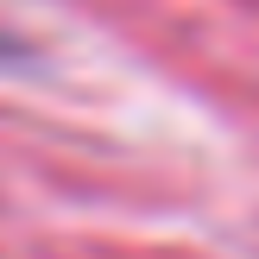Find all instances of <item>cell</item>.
I'll list each match as a JSON object with an SVG mask.
<instances>
[{
    "mask_svg": "<svg viewBox=\"0 0 259 259\" xmlns=\"http://www.w3.org/2000/svg\"><path fill=\"white\" fill-rule=\"evenodd\" d=\"M13 51H19V45H13V32H0V57H13Z\"/></svg>",
    "mask_w": 259,
    "mask_h": 259,
    "instance_id": "cell-1",
    "label": "cell"
}]
</instances>
